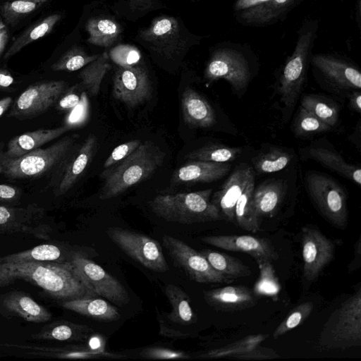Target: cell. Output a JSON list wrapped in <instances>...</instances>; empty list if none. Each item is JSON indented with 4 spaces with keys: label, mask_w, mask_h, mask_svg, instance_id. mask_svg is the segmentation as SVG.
<instances>
[{
    "label": "cell",
    "mask_w": 361,
    "mask_h": 361,
    "mask_svg": "<svg viewBox=\"0 0 361 361\" xmlns=\"http://www.w3.org/2000/svg\"><path fill=\"white\" fill-rule=\"evenodd\" d=\"M17 280L30 282L61 301L97 295L70 260L62 263L33 261L0 264V288Z\"/></svg>",
    "instance_id": "cell-1"
},
{
    "label": "cell",
    "mask_w": 361,
    "mask_h": 361,
    "mask_svg": "<svg viewBox=\"0 0 361 361\" xmlns=\"http://www.w3.org/2000/svg\"><path fill=\"white\" fill-rule=\"evenodd\" d=\"M166 153L151 141H145L122 161L106 169L100 200L118 196L150 176L163 163Z\"/></svg>",
    "instance_id": "cell-2"
},
{
    "label": "cell",
    "mask_w": 361,
    "mask_h": 361,
    "mask_svg": "<svg viewBox=\"0 0 361 361\" xmlns=\"http://www.w3.org/2000/svg\"><path fill=\"white\" fill-rule=\"evenodd\" d=\"M212 189L192 192L159 195L149 205L159 217L167 221L192 224L222 219L210 200Z\"/></svg>",
    "instance_id": "cell-3"
},
{
    "label": "cell",
    "mask_w": 361,
    "mask_h": 361,
    "mask_svg": "<svg viewBox=\"0 0 361 361\" xmlns=\"http://www.w3.org/2000/svg\"><path fill=\"white\" fill-rule=\"evenodd\" d=\"M326 350H346L361 345V288L359 287L329 316L318 339Z\"/></svg>",
    "instance_id": "cell-4"
},
{
    "label": "cell",
    "mask_w": 361,
    "mask_h": 361,
    "mask_svg": "<svg viewBox=\"0 0 361 361\" xmlns=\"http://www.w3.org/2000/svg\"><path fill=\"white\" fill-rule=\"evenodd\" d=\"M318 28L319 23L315 19H308L302 23L294 50L283 68L279 92L281 101L287 107L294 105L304 85Z\"/></svg>",
    "instance_id": "cell-5"
},
{
    "label": "cell",
    "mask_w": 361,
    "mask_h": 361,
    "mask_svg": "<svg viewBox=\"0 0 361 361\" xmlns=\"http://www.w3.org/2000/svg\"><path fill=\"white\" fill-rule=\"evenodd\" d=\"M74 140V136L65 137L47 148H37L17 157H6L0 147V174L9 179L39 177L66 157Z\"/></svg>",
    "instance_id": "cell-6"
},
{
    "label": "cell",
    "mask_w": 361,
    "mask_h": 361,
    "mask_svg": "<svg viewBox=\"0 0 361 361\" xmlns=\"http://www.w3.org/2000/svg\"><path fill=\"white\" fill-rule=\"evenodd\" d=\"M247 44L228 42L214 49L207 62L204 78L209 81L224 79L236 91L246 87L251 78L250 55Z\"/></svg>",
    "instance_id": "cell-7"
},
{
    "label": "cell",
    "mask_w": 361,
    "mask_h": 361,
    "mask_svg": "<svg viewBox=\"0 0 361 361\" xmlns=\"http://www.w3.org/2000/svg\"><path fill=\"white\" fill-rule=\"evenodd\" d=\"M106 234L124 252L146 268L157 272L169 270L158 241L145 235L118 227L108 228Z\"/></svg>",
    "instance_id": "cell-8"
},
{
    "label": "cell",
    "mask_w": 361,
    "mask_h": 361,
    "mask_svg": "<svg viewBox=\"0 0 361 361\" xmlns=\"http://www.w3.org/2000/svg\"><path fill=\"white\" fill-rule=\"evenodd\" d=\"M307 185L312 199L324 218L338 228H345L348 211L343 188L330 177L318 173L309 175Z\"/></svg>",
    "instance_id": "cell-9"
},
{
    "label": "cell",
    "mask_w": 361,
    "mask_h": 361,
    "mask_svg": "<svg viewBox=\"0 0 361 361\" xmlns=\"http://www.w3.org/2000/svg\"><path fill=\"white\" fill-rule=\"evenodd\" d=\"M138 37L150 51L168 59L178 56L188 47V38L184 36L180 23L169 16L155 18L140 31Z\"/></svg>",
    "instance_id": "cell-10"
},
{
    "label": "cell",
    "mask_w": 361,
    "mask_h": 361,
    "mask_svg": "<svg viewBox=\"0 0 361 361\" xmlns=\"http://www.w3.org/2000/svg\"><path fill=\"white\" fill-rule=\"evenodd\" d=\"M163 245L174 262L193 281L201 283H223L233 281L214 269L207 259L183 241L164 235Z\"/></svg>",
    "instance_id": "cell-11"
},
{
    "label": "cell",
    "mask_w": 361,
    "mask_h": 361,
    "mask_svg": "<svg viewBox=\"0 0 361 361\" xmlns=\"http://www.w3.org/2000/svg\"><path fill=\"white\" fill-rule=\"evenodd\" d=\"M45 212L36 204L24 207L0 205V233H23L50 240L51 227L44 221Z\"/></svg>",
    "instance_id": "cell-12"
},
{
    "label": "cell",
    "mask_w": 361,
    "mask_h": 361,
    "mask_svg": "<svg viewBox=\"0 0 361 361\" xmlns=\"http://www.w3.org/2000/svg\"><path fill=\"white\" fill-rule=\"evenodd\" d=\"M66 87L63 80H45L28 86L16 99L8 114L20 119L42 114L59 99Z\"/></svg>",
    "instance_id": "cell-13"
},
{
    "label": "cell",
    "mask_w": 361,
    "mask_h": 361,
    "mask_svg": "<svg viewBox=\"0 0 361 361\" xmlns=\"http://www.w3.org/2000/svg\"><path fill=\"white\" fill-rule=\"evenodd\" d=\"M69 260L97 295L119 306L126 305L130 302L128 292L123 284L99 264L80 254L72 255Z\"/></svg>",
    "instance_id": "cell-14"
},
{
    "label": "cell",
    "mask_w": 361,
    "mask_h": 361,
    "mask_svg": "<svg viewBox=\"0 0 361 361\" xmlns=\"http://www.w3.org/2000/svg\"><path fill=\"white\" fill-rule=\"evenodd\" d=\"M112 94L130 108L149 100L152 87L146 71L140 66H118L113 77Z\"/></svg>",
    "instance_id": "cell-15"
},
{
    "label": "cell",
    "mask_w": 361,
    "mask_h": 361,
    "mask_svg": "<svg viewBox=\"0 0 361 361\" xmlns=\"http://www.w3.org/2000/svg\"><path fill=\"white\" fill-rule=\"evenodd\" d=\"M334 243L319 230L309 226L302 228L303 276L308 281L316 279L334 259Z\"/></svg>",
    "instance_id": "cell-16"
},
{
    "label": "cell",
    "mask_w": 361,
    "mask_h": 361,
    "mask_svg": "<svg viewBox=\"0 0 361 361\" xmlns=\"http://www.w3.org/2000/svg\"><path fill=\"white\" fill-rule=\"evenodd\" d=\"M201 240L223 250L247 253L255 260L267 259L273 262L279 259L271 242L264 238L250 235H218L204 236Z\"/></svg>",
    "instance_id": "cell-17"
},
{
    "label": "cell",
    "mask_w": 361,
    "mask_h": 361,
    "mask_svg": "<svg viewBox=\"0 0 361 361\" xmlns=\"http://www.w3.org/2000/svg\"><path fill=\"white\" fill-rule=\"evenodd\" d=\"M310 61L314 68L336 85L343 88L360 89V71L350 61L324 54L312 55Z\"/></svg>",
    "instance_id": "cell-18"
},
{
    "label": "cell",
    "mask_w": 361,
    "mask_h": 361,
    "mask_svg": "<svg viewBox=\"0 0 361 361\" xmlns=\"http://www.w3.org/2000/svg\"><path fill=\"white\" fill-rule=\"evenodd\" d=\"M308 0H268L235 13L237 21L243 25L264 27L283 21L296 6Z\"/></svg>",
    "instance_id": "cell-19"
},
{
    "label": "cell",
    "mask_w": 361,
    "mask_h": 361,
    "mask_svg": "<svg viewBox=\"0 0 361 361\" xmlns=\"http://www.w3.org/2000/svg\"><path fill=\"white\" fill-rule=\"evenodd\" d=\"M0 314L6 318H20L27 322H49L51 313L23 291L13 290L0 295Z\"/></svg>",
    "instance_id": "cell-20"
},
{
    "label": "cell",
    "mask_w": 361,
    "mask_h": 361,
    "mask_svg": "<svg viewBox=\"0 0 361 361\" xmlns=\"http://www.w3.org/2000/svg\"><path fill=\"white\" fill-rule=\"evenodd\" d=\"M254 176L250 167L235 171L216 192L211 202L219 209L222 219L235 226V207L249 180Z\"/></svg>",
    "instance_id": "cell-21"
},
{
    "label": "cell",
    "mask_w": 361,
    "mask_h": 361,
    "mask_svg": "<svg viewBox=\"0 0 361 361\" xmlns=\"http://www.w3.org/2000/svg\"><path fill=\"white\" fill-rule=\"evenodd\" d=\"M206 302L218 311L236 312L255 305L256 295L245 286H227L203 292Z\"/></svg>",
    "instance_id": "cell-22"
},
{
    "label": "cell",
    "mask_w": 361,
    "mask_h": 361,
    "mask_svg": "<svg viewBox=\"0 0 361 361\" xmlns=\"http://www.w3.org/2000/svg\"><path fill=\"white\" fill-rule=\"evenodd\" d=\"M231 165L207 161L191 160L173 173L171 183L175 185L210 183L223 178Z\"/></svg>",
    "instance_id": "cell-23"
},
{
    "label": "cell",
    "mask_w": 361,
    "mask_h": 361,
    "mask_svg": "<svg viewBox=\"0 0 361 361\" xmlns=\"http://www.w3.org/2000/svg\"><path fill=\"white\" fill-rule=\"evenodd\" d=\"M184 122L192 127L207 128L216 123V116L209 103L191 87H186L180 100Z\"/></svg>",
    "instance_id": "cell-24"
},
{
    "label": "cell",
    "mask_w": 361,
    "mask_h": 361,
    "mask_svg": "<svg viewBox=\"0 0 361 361\" xmlns=\"http://www.w3.org/2000/svg\"><path fill=\"white\" fill-rule=\"evenodd\" d=\"M71 129L67 126L52 129H39L25 132L11 139L7 145L4 155L8 157H17L32 150L39 148L43 145L60 137Z\"/></svg>",
    "instance_id": "cell-25"
},
{
    "label": "cell",
    "mask_w": 361,
    "mask_h": 361,
    "mask_svg": "<svg viewBox=\"0 0 361 361\" xmlns=\"http://www.w3.org/2000/svg\"><path fill=\"white\" fill-rule=\"evenodd\" d=\"M285 195L281 180L267 181L254 188L252 202L257 215L272 217L276 214Z\"/></svg>",
    "instance_id": "cell-26"
},
{
    "label": "cell",
    "mask_w": 361,
    "mask_h": 361,
    "mask_svg": "<svg viewBox=\"0 0 361 361\" xmlns=\"http://www.w3.org/2000/svg\"><path fill=\"white\" fill-rule=\"evenodd\" d=\"M60 305L68 310L99 320L116 321L121 317L114 306L105 300L95 297L64 300Z\"/></svg>",
    "instance_id": "cell-27"
},
{
    "label": "cell",
    "mask_w": 361,
    "mask_h": 361,
    "mask_svg": "<svg viewBox=\"0 0 361 361\" xmlns=\"http://www.w3.org/2000/svg\"><path fill=\"white\" fill-rule=\"evenodd\" d=\"M92 330L87 326L69 321H55L31 335L35 340L79 341L87 339Z\"/></svg>",
    "instance_id": "cell-28"
},
{
    "label": "cell",
    "mask_w": 361,
    "mask_h": 361,
    "mask_svg": "<svg viewBox=\"0 0 361 361\" xmlns=\"http://www.w3.org/2000/svg\"><path fill=\"white\" fill-rule=\"evenodd\" d=\"M97 146V137L90 134L83 142L77 156L67 166L60 181L59 194L68 191L84 172L94 156Z\"/></svg>",
    "instance_id": "cell-29"
},
{
    "label": "cell",
    "mask_w": 361,
    "mask_h": 361,
    "mask_svg": "<svg viewBox=\"0 0 361 361\" xmlns=\"http://www.w3.org/2000/svg\"><path fill=\"white\" fill-rule=\"evenodd\" d=\"M255 177L249 180L244 191L238 198L235 207V226L257 233L260 229V218L257 215L252 202Z\"/></svg>",
    "instance_id": "cell-30"
},
{
    "label": "cell",
    "mask_w": 361,
    "mask_h": 361,
    "mask_svg": "<svg viewBox=\"0 0 361 361\" xmlns=\"http://www.w3.org/2000/svg\"><path fill=\"white\" fill-rule=\"evenodd\" d=\"M307 154L309 157L360 186V169L357 166L348 164L339 154L320 147L310 148Z\"/></svg>",
    "instance_id": "cell-31"
},
{
    "label": "cell",
    "mask_w": 361,
    "mask_h": 361,
    "mask_svg": "<svg viewBox=\"0 0 361 361\" xmlns=\"http://www.w3.org/2000/svg\"><path fill=\"white\" fill-rule=\"evenodd\" d=\"M165 294L171 306L166 314L171 322L181 325H189L196 322L197 317L191 306L189 296L180 288L173 284L165 287Z\"/></svg>",
    "instance_id": "cell-32"
},
{
    "label": "cell",
    "mask_w": 361,
    "mask_h": 361,
    "mask_svg": "<svg viewBox=\"0 0 361 361\" xmlns=\"http://www.w3.org/2000/svg\"><path fill=\"white\" fill-rule=\"evenodd\" d=\"M61 18L59 14H51L31 25L14 39L6 52L4 59L11 58L25 46L49 34Z\"/></svg>",
    "instance_id": "cell-33"
},
{
    "label": "cell",
    "mask_w": 361,
    "mask_h": 361,
    "mask_svg": "<svg viewBox=\"0 0 361 361\" xmlns=\"http://www.w3.org/2000/svg\"><path fill=\"white\" fill-rule=\"evenodd\" d=\"M65 262V254L62 249L53 244H42L22 252L0 257V264L23 262Z\"/></svg>",
    "instance_id": "cell-34"
},
{
    "label": "cell",
    "mask_w": 361,
    "mask_h": 361,
    "mask_svg": "<svg viewBox=\"0 0 361 361\" xmlns=\"http://www.w3.org/2000/svg\"><path fill=\"white\" fill-rule=\"evenodd\" d=\"M85 28L89 34L87 42L102 47L111 46L121 33L119 24L107 18H91L87 21Z\"/></svg>",
    "instance_id": "cell-35"
},
{
    "label": "cell",
    "mask_w": 361,
    "mask_h": 361,
    "mask_svg": "<svg viewBox=\"0 0 361 361\" xmlns=\"http://www.w3.org/2000/svg\"><path fill=\"white\" fill-rule=\"evenodd\" d=\"M200 253L214 269L231 279L247 277L252 274L250 268L236 257L211 250H204Z\"/></svg>",
    "instance_id": "cell-36"
},
{
    "label": "cell",
    "mask_w": 361,
    "mask_h": 361,
    "mask_svg": "<svg viewBox=\"0 0 361 361\" xmlns=\"http://www.w3.org/2000/svg\"><path fill=\"white\" fill-rule=\"evenodd\" d=\"M111 67L109 56L105 51L80 72L78 77L81 83L92 96L99 93L102 80Z\"/></svg>",
    "instance_id": "cell-37"
},
{
    "label": "cell",
    "mask_w": 361,
    "mask_h": 361,
    "mask_svg": "<svg viewBox=\"0 0 361 361\" xmlns=\"http://www.w3.org/2000/svg\"><path fill=\"white\" fill-rule=\"evenodd\" d=\"M268 334H255L245 336L237 341L219 348L214 349L200 356L202 358L228 357L240 360V358L252 348L260 345L268 338Z\"/></svg>",
    "instance_id": "cell-38"
},
{
    "label": "cell",
    "mask_w": 361,
    "mask_h": 361,
    "mask_svg": "<svg viewBox=\"0 0 361 361\" xmlns=\"http://www.w3.org/2000/svg\"><path fill=\"white\" fill-rule=\"evenodd\" d=\"M242 152L239 147H231L222 144L209 143L188 154L190 160H200L217 163H226L238 158Z\"/></svg>",
    "instance_id": "cell-39"
},
{
    "label": "cell",
    "mask_w": 361,
    "mask_h": 361,
    "mask_svg": "<svg viewBox=\"0 0 361 361\" xmlns=\"http://www.w3.org/2000/svg\"><path fill=\"white\" fill-rule=\"evenodd\" d=\"M301 106L312 113L331 128L334 127L338 121V106L326 99L316 95H307L302 99Z\"/></svg>",
    "instance_id": "cell-40"
},
{
    "label": "cell",
    "mask_w": 361,
    "mask_h": 361,
    "mask_svg": "<svg viewBox=\"0 0 361 361\" xmlns=\"http://www.w3.org/2000/svg\"><path fill=\"white\" fill-rule=\"evenodd\" d=\"M255 261L259 267V276L254 286L255 295L276 298L280 290V284L272 262L267 259H257Z\"/></svg>",
    "instance_id": "cell-41"
},
{
    "label": "cell",
    "mask_w": 361,
    "mask_h": 361,
    "mask_svg": "<svg viewBox=\"0 0 361 361\" xmlns=\"http://www.w3.org/2000/svg\"><path fill=\"white\" fill-rule=\"evenodd\" d=\"M49 0H11L6 1L1 6L0 13L6 23L15 25Z\"/></svg>",
    "instance_id": "cell-42"
},
{
    "label": "cell",
    "mask_w": 361,
    "mask_h": 361,
    "mask_svg": "<svg viewBox=\"0 0 361 361\" xmlns=\"http://www.w3.org/2000/svg\"><path fill=\"white\" fill-rule=\"evenodd\" d=\"M99 56V54L89 55L79 47L74 46L66 51L51 66L54 71H78Z\"/></svg>",
    "instance_id": "cell-43"
},
{
    "label": "cell",
    "mask_w": 361,
    "mask_h": 361,
    "mask_svg": "<svg viewBox=\"0 0 361 361\" xmlns=\"http://www.w3.org/2000/svg\"><path fill=\"white\" fill-rule=\"evenodd\" d=\"M290 155L278 148L271 149L253 161L258 174L274 173L284 169L290 161Z\"/></svg>",
    "instance_id": "cell-44"
},
{
    "label": "cell",
    "mask_w": 361,
    "mask_h": 361,
    "mask_svg": "<svg viewBox=\"0 0 361 361\" xmlns=\"http://www.w3.org/2000/svg\"><path fill=\"white\" fill-rule=\"evenodd\" d=\"M313 307L311 301L304 302L295 307L274 330L273 338L276 339L300 326L310 315Z\"/></svg>",
    "instance_id": "cell-45"
},
{
    "label": "cell",
    "mask_w": 361,
    "mask_h": 361,
    "mask_svg": "<svg viewBox=\"0 0 361 361\" xmlns=\"http://www.w3.org/2000/svg\"><path fill=\"white\" fill-rule=\"evenodd\" d=\"M294 127L295 132L298 135L322 133L331 129L330 126L302 106L300 108Z\"/></svg>",
    "instance_id": "cell-46"
},
{
    "label": "cell",
    "mask_w": 361,
    "mask_h": 361,
    "mask_svg": "<svg viewBox=\"0 0 361 361\" xmlns=\"http://www.w3.org/2000/svg\"><path fill=\"white\" fill-rule=\"evenodd\" d=\"M110 57L118 66L128 67L135 66L140 59V54L134 47L121 46L114 48Z\"/></svg>",
    "instance_id": "cell-47"
},
{
    "label": "cell",
    "mask_w": 361,
    "mask_h": 361,
    "mask_svg": "<svg viewBox=\"0 0 361 361\" xmlns=\"http://www.w3.org/2000/svg\"><path fill=\"white\" fill-rule=\"evenodd\" d=\"M142 142L140 140H133L119 145L114 149L104 164V169H109L116 163L122 161L133 151H135Z\"/></svg>",
    "instance_id": "cell-48"
},
{
    "label": "cell",
    "mask_w": 361,
    "mask_h": 361,
    "mask_svg": "<svg viewBox=\"0 0 361 361\" xmlns=\"http://www.w3.org/2000/svg\"><path fill=\"white\" fill-rule=\"evenodd\" d=\"M88 100L85 92H82L79 103L71 110L66 118V126L71 128L81 125L87 118Z\"/></svg>",
    "instance_id": "cell-49"
},
{
    "label": "cell",
    "mask_w": 361,
    "mask_h": 361,
    "mask_svg": "<svg viewBox=\"0 0 361 361\" xmlns=\"http://www.w3.org/2000/svg\"><path fill=\"white\" fill-rule=\"evenodd\" d=\"M140 355L144 357L151 359H180L188 357L181 351L173 350L163 348H149L144 349Z\"/></svg>",
    "instance_id": "cell-50"
},
{
    "label": "cell",
    "mask_w": 361,
    "mask_h": 361,
    "mask_svg": "<svg viewBox=\"0 0 361 361\" xmlns=\"http://www.w3.org/2000/svg\"><path fill=\"white\" fill-rule=\"evenodd\" d=\"M20 188L0 183V202L13 203L18 201L21 197Z\"/></svg>",
    "instance_id": "cell-51"
},
{
    "label": "cell",
    "mask_w": 361,
    "mask_h": 361,
    "mask_svg": "<svg viewBox=\"0 0 361 361\" xmlns=\"http://www.w3.org/2000/svg\"><path fill=\"white\" fill-rule=\"evenodd\" d=\"M80 99V97L74 92L67 93L59 101L57 107L60 110L70 111L79 103Z\"/></svg>",
    "instance_id": "cell-52"
},
{
    "label": "cell",
    "mask_w": 361,
    "mask_h": 361,
    "mask_svg": "<svg viewBox=\"0 0 361 361\" xmlns=\"http://www.w3.org/2000/svg\"><path fill=\"white\" fill-rule=\"evenodd\" d=\"M268 0H235L233 5L235 13L246 10L264 3Z\"/></svg>",
    "instance_id": "cell-53"
},
{
    "label": "cell",
    "mask_w": 361,
    "mask_h": 361,
    "mask_svg": "<svg viewBox=\"0 0 361 361\" xmlns=\"http://www.w3.org/2000/svg\"><path fill=\"white\" fill-rule=\"evenodd\" d=\"M361 259V238L359 237L355 245V253L353 260L348 265V271L353 272L360 267Z\"/></svg>",
    "instance_id": "cell-54"
},
{
    "label": "cell",
    "mask_w": 361,
    "mask_h": 361,
    "mask_svg": "<svg viewBox=\"0 0 361 361\" xmlns=\"http://www.w3.org/2000/svg\"><path fill=\"white\" fill-rule=\"evenodd\" d=\"M14 82V78L8 71L0 68V90L9 87Z\"/></svg>",
    "instance_id": "cell-55"
},
{
    "label": "cell",
    "mask_w": 361,
    "mask_h": 361,
    "mask_svg": "<svg viewBox=\"0 0 361 361\" xmlns=\"http://www.w3.org/2000/svg\"><path fill=\"white\" fill-rule=\"evenodd\" d=\"M8 39V31L6 24L0 18V56L4 51Z\"/></svg>",
    "instance_id": "cell-56"
},
{
    "label": "cell",
    "mask_w": 361,
    "mask_h": 361,
    "mask_svg": "<svg viewBox=\"0 0 361 361\" xmlns=\"http://www.w3.org/2000/svg\"><path fill=\"white\" fill-rule=\"evenodd\" d=\"M350 106L358 112H361V94L360 92H354L350 97Z\"/></svg>",
    "instance_id": "cell-57"
},
{
    "label": "cell",
    "mask_w": 361,
    "mask_h": 361,
    "mask_svg": "<svg viewBox=\"0 0 361 361\" xmlns=\"http://www.w3.org/2000/svg\"><path fill=\"white\" fill-rule=\"evenodd\" d=\"M160 323V334L161 335H164L165 336H169V337H185L186 336V334H183V332H180V331H175V330H171V329H167L166 328L165 326H164L162 324V323L159 322Z\"/></svg>",
    "instance_id": "cell-58"
},
{
    "label": "cell",
    "mask_w": 361,
    "mask_h": 361,
    "mask_svg": "<svg viewBox=\"0 0 361 361\" xmlns=\"http://www.w3.org/2000/svg\"><path fill=\"white\" fill-rule=\"evenodd\" d=\"M12 101L13 99L11 97H6L0 99V117L11 106Z\"/></svg>",
    "instance_id": "cell-59"
},
{
    "label": "cell",
    "mask_w": 361,
    "mask_h": 361,
    "mask_svg": "<svg viewBox=\"0 0 361 361\" xmlns=\"http://www.w3.org/2000/svg\"><path fill=\"white\" fill-rule=\"evenodd\" d=\"M360 0L358 1V3H357V13H358V16L356 17V19H357V21L358 22V23H360Z\"/></svg>",
    "instance_id": "cell-60"
},
{
    "label": "cell",
    "mask_w": 361,
    "mask_h": 361,
    "mask_svg": "<svg viewBox=\"0 0 361 361\" xmlns=\"http://www.w3.org/2000/svg\"><path fill=\"white\" fill-rule=\"evenodd\" d=\"M130 1H133V3L141 4H149V2L151 1V0H130Z\"/></svg>",
    "instance_id": "cell-61"
},
{
    "label": "cell",
    "mask_w": 361,
    "mask_h": 361,
    "mask_svg": "<svg viewBox=\"0 0 361 361\" xmlns=\"http://www.w3.org/2000/svg\"><path fill=\"white\" fill-rule=\"evenodd\" d=\"M6 1H11V0H6Z\"/></svg>",
    "instance_id": "cell-62"
}]
</instances>
